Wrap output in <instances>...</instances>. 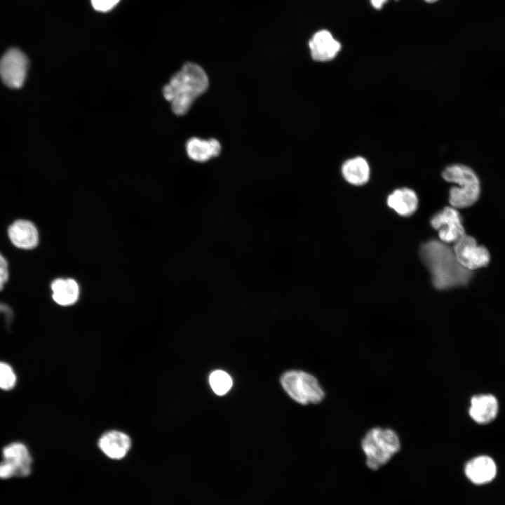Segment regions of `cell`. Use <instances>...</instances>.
<instances>
[{"mask_svg":"<svg viewBox=\"0 0 505 505\" xmlns=\"http://www.w3.org/2000/svg\"><path fill=\"white\" fill-rule=\"evenodd\" d=\"M8 279V263L6 258L0 252V290Z\"/></svg>","mask_w":505,"mask_h":505,"instance_id":"22","label":"cell"},{"mask_svg":"<svg viewBox=\"0 0 505 505\" xmlns=\"http://www.w3.org/2000/svg\"><path fill=\"white\" fill-rule=\"evenodd\" d=\"M27 56L17 48L7 50L0 59V77L11 88H20L26 79L28 69Z\"/></svg>","mask_w":505,"mask_h":505,"instance_id":"7","label":"cell"},{"mask_svg":"<svg viewBox=\"0 0 505 505\" xmlns=\"http://www.w3.org/2000/svg\"><path fill=\"white\" fill-rule=\"evenodd\" d=\"M453 250L458 262L470 271L485 267L490 262L488 250L484 246L478 245L469 236L464 235L456 241Z\"/></svg>","mask_w":505,"mask_h":505,"instance_id":"8","label":"cell"},{"mask_svg":"<svg viewBox=\"0 0 505 505\" xmlns=\"http://www.w3.org/2000/svg\"><path fill=\"white\" fill-rule=\"evenodd\" d=\"M98 446L107 457L118 460L128 454L131 447V440L126 433L112 430L105 433L100 438Z\"/></svg>","mask_w":505,"mask_h":505,"instance_id":"11","label":"cell"},{"mask_svg":"<svg viewBox=\"0 0 505 505\" xmlns=\"http://www.w3.org/2000/svg\"><path fill=\"white\" fill-rule=\"evenodd\" d=\"M16 383V375L13 368L7 363L0 362V389L10 390Z\"/></svg>","mask_w":505,"mask_h":505,"instance_id":"20","label":"cell"},{"mask_svg":"<svg viewBox=\"0 0 505 505\" xmlns=\"http://www.w3.org/2000/svg\"><path fill=\"white\" fill-rule=\"evenodd\" d=\"M208 87V78L203 69L196 63L187 62L163 86V95L170 102L173 113L182 116Z\"/></svg>","mask_w":505,"mask_h":505,"instance_id":"2","label":"cell"},{"mask_svg":"<svg viewBox=\"0 0 505 505\" xmlns=\"http://www.w3.org/2000/svg\"><path fill=\"white\" fill-rule=\"evenodd\" d=\"M419 254L437 289L466 285L472 277L471 271L458 262L453 249L443 241L431 240L423 243Z\"/></svg>","mask_w":505,"mask_h":505,"instance_id":"1","label":"cell"},{"mask_svg":"<svg viewBox=\"0 0 505 505\" xmlns=\"http://www.w3.org/2000/svg\"><path fill=\"white\" fill-rule=\"evenodd\" d=\"M3 461L0 462V478L27 477L32 471V458L26 445L15 442L2 450Z\"/></svg>","mask_w":505,"mask_h":505,"instance_id":"6","label":"cell"},{"mask_svg":"<svg viewBox=\"0 0 505 505\" xmlns=\"http://www.w3.org/2000/svg\"><path fill=\"white\" fill-rule=\"evenodd\" d=\"M430 222L438 231L441 241L445 243H455L465 235L462 218L454 208H444L431 217Z\"/></svg>","mask_w":505,"mask_h":505,"instance_id":"9","label":"cell"},{"mask_svg":"<svg viewBox=\"0 0 505 505\" xmlns=\"http://www.w3.org/2000/svg\"><path fill=\"white\" fill-rule=\"evenodd\" d=\"M342 173L349 184L360 186L365 184L370 178V169L368 161L357 156L346 161L342 166Z\"/></svg>","mask_w":505,"mask_h":505,"instance_id":"17","label":"cell"},{"mask_svg":"<svg viewBox=\"0 0 505 505\" xmlns=\"http://www.w3.org/2000/svg\"><path fill=\"white\" fill-rule=\"evenodd\" d=\"M367 466L377 470L385 465L400 449L397 433L390 428L373 427L369 429L361 442Z\"/></svg>","mask_w":505,"mask_h":505,"instance_id":"3","label":"cell"},{"mask_svg":"<svg viewBox=\"0 0 505 505\" xmlns=\"http://www.w3.org/2000/svg\"><path fill=\"white\" fill-rule=\"evenodd\" d=\"M388 0H370L372 6L377 10L381 9Z\"/></svg>","mask_w":505,"mask_h":505,"instance_id":"24","label":"cell"},{"mask_svg":"<svg viewBox=\"0 0 505 505\" xmlns=\"http://www.w3.org/2000/svg\"><path fill=\"white\" fill-rule=\"evenodd\" d=\"M387 205L396 213L403 217L412 215L418 206L416 193L409 188L394 190L387 198Z\"/></svg>","mask_w":505,"mask_h":505,"instance_id":"15","label":"cell"},{"mask_svg":"<svg viewBox=\"0 0 505 505\" xmlns=\"http://www.w3.org/2000/svg\"><path fill=\"white\" fill-rule=\"evenodd\" d=\"M424 1L431 4L438 1V0H424Z\"/></svg>","mask_w":505,"mask_h":505,"instance_id":"25","label":"cell"},{"mask_svg":"<svg viewBox=\"0 0 505 505\" xmlns=\"http://www.w3.org/2000/svg\"><path fill=\"white\" fill-rule=\"evenodd\" d=\"M497 472L494 460L487 456H478L467 462L465 473L474 483H485L492 480Z\"/></svg>","mask_w":505,"mask_h":505,"instance_id":"14","label":"cell"},{"mask_svg":"<svg viewBox=\"0 0 505 505\" xmlns=\"http://www.w3.org/2000/svg\"><path fill=\"white\" fill-rule=\"evenodd\" d=\"M3 314L7 325H9L13 318L12 309L6 304L0 302V314Z\"/></svg>","mask_w":505,"mask_h":505,"instance_id":"23","label":"cell"},{"mask_svg":"<svg viewBox=\"0 0 505 505\" xmlns=\"http://www.w3.org/2000/svg\"><path fill=\"white\" fill-rule=\"evenodd\" d=\"M311 58L318 62H327L335 58L342 48L339 41L327 29L315 32L309 41Z\"/></svg>","mask_w":505,"mask_h":505,"instance_id":"10","label":"cell"},{"mask_svg":"<svg viewBox=\"0 0 505 505\" xmlns=\"http://www.w3.org/2000/svg\"><path fill=\"white\" fill-rule=\"evenodd\" d=\"M442 175L447 182L459 185L450 190L449 201L453 208H466L478 200L480 182L471 168L462 164H454L447 167Z\"/></svg>","mask_w":505,"mask_h":505,"instance_id":"4","label":"cell"},{"mask_svg":"<svg viewBox=\"0 0 505 505\" xmlns=\"http://www.w3.org/2000/svg\"><path fill=\"white\" fill-rule=\"evenodd\" d=\"M498 410V401L493 395L481 394L471 398L469 414L476 422L485 424L495 419Z\"/></svg>","mask_w":505,"mask_h":505,"instance_id":"13","label":"cell"},{"mask_svg":"<svg viewBox=\"0 0 505 505\" xmlns=\"http://www.w3.org/2000/svg\"><path fill=\"white\" fill-rule=\"evenodd\" d=\"M8 235L11 243L21 249H32L39 243V232L36 226L30 221L18 220L8 229Z\"/></svg>","mask_w":505,"mask_h":505,"instance_id":"12","label":"cell"},{"mask_svg":"<svg viewBox=\"0 0 505 505\" xmlns=\"http://www.w3.org/2000/svg\"><path fill=\"white\" fill-rule=\"evenodd\" d=\"M213 391L217 395L227 393L232 386V380L229 374L220 370L213 371L209 377Z\"/></svg>","mask_w":505,"mask_h":505,"instance_id":"19","label":"cell"},{"mask_svg":"<svg viewBox=\"0 0 505 505\" xmlns=\"http://www.w3.org/2000/svg\"><path fill=\"white\" fill-rule=\"evenodd\" d=\"M281 383L288 394L302 405L321 403L325 392L317 379L303 371L291 370L281 377Z\"/></svg>","mask_w":505,"mask_h":505,"instance_id":"5","label":"cell"},{"mask_svg":"<svg viewBox=\"0 0 505 505\" xmlns=\"http://www.w3.org/2000/svg\"><path fill=\"white\" fill-rule=\"evenodd\" d=\"M120 0H90L92 7L98 12H108L112 10Z\"/></svg>","mask_w":505,"mask_h":505,"instance_id":"21","label":"cell"},{"mask_svg":"<svg viewBox=\"0 0 505 505\" xmlns=\"http://www.w3.org/2000/svg\"><path fill=\"white\" fill-rule=\"evenodd\" d=\"M189 157L198 162H204L219 155L221 145L215 139L202 140L197 137L189 139L186 144Z\"/></svg>","mask_w":505,"mask_h":505,"instance_id":"16","label":"cell"},{"mask_svg":"<svg viewBox=\"0 0 505 505\" xmlns=\"http://www.w3.org/2000/svg\"><path fill=\"white\" fill-rule=\"evenodd\" d=\"M53 300L62 306H69L76 302L79 288L77 283L72 278H58L51 283Z\"/></svg>","mask_w":505,"mask_h":505,"instance_id":"18","label":"cell"}]
</instances>
